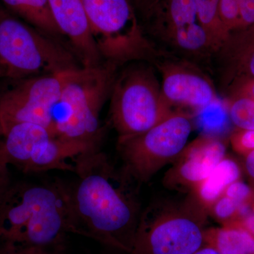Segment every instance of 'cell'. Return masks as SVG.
<instances>
[{
    "label": "cell",
    "mask_w": 254,
    "mask_h": 254,
    "mask_svg": "<svg viewBox=\"0 0 254 254\" xmlns=\"http://www.w3.org/2000/svg\"><path fill=\"white\" fill-rule=\"evenodd\" d=\"M227 110L235 126L240 129L254 130V100L242 95L231 96Z\"/></svg>",
    "instance_id": "cell-20"
},
{
    "label": "cell",
    "mask_w": 254,
    "mask_h": 254,
    "mask_svg": "<svg viewBox=\"0 0 254 254\" xmlns=\"http://www.w3.org/2000/svg\"><path fill=\"white\" fill-rule=\"evenodd\" d=\"M209 213L193 194L160 198L142 211L131 254H193L205 245Z\"/></svg>",
    "instance_id": "cell-3"
},
{
    "label": "cell",
    "mask_w": 254,
    "mask_h": 254,
    "mask_svg": "<svg viewBox=\"0 0 254 254\" xmlns=\"http://www.w3.org/2000/svg\"><path fill=\"white\" fill-rule=\"evenodd\" d=\"M193 254H221L208 246L204 245Z\"/></svg>",
    "instance_id": "cell-31"
},
{
    "label": "cell",
    "mask_w": 254,
    "mask_h": 254,
    "mask_svg": "<svg viewBox=\"0 0 254 254\" xmlns=\"http://www.w3.org/2000/svg\"><path fill=\"white\" fill-rule=\"evenodd\" d=\"M204 244L221 254H254V237L236 222L206 228Z\"/></svg>",
    "instance_id": "cell-17"
},
{
    "label": "cell",
    "mask_w": 254,
    "mask_h": 254,
    "mask_svg": "<svg viewBox=\"0 0 254 254\" xmlns=\"http://www.w3.org/2000/svg\"><path fill=\"white\" fill-rule=\"evenodd\" d=\"M219 1L220 0H195L198 20L208 33L214 51L228 36L219 18Z\"/></svg>",
    "instance_id": "cell-19"
},
{
    "label": "cell",
    "mask_w": 254,
    "mask_h": 254,
    "mask_svg": "<svg viewBox=\"0 0 254 254\" xmlns=\"http://www.w3.org/2000/svg\"><path fill=\"white\" fill-rule=\"evenodd\" d=\"M57 26L71 43L82 66L96 67L103 61L98 53L82 0H49Z\"/></svg>",
    "instance_id": "cell-15"
},
{
    "label": "cell",
    "mask_w": 254,
    "mask_h": 254,
    "mask_svg": "<svg viewBox=\"0 0 254 254\" xmlns=\"http://www.w3.org/2000/svg\"><path fill=\"white\" fill-rule=\"evenodd\" d=\"M9 165L0 158V203L11 187Z\"/></svg>",
    "instance_id": "cell-27"
},
{
    "label": "cell",
    "mask_w": 254,
    "mask_h": 254,
    "mask_svg": "<svg viewBox=\"0 0 254 254\" xmlns=\"http://www.w3.org/2000/svg\"><path fill=\"white\" fill-rule=\"evenodd\" d=\"M66 72L19 80L0 95V138L14 125L27 123L46 127L55 135V110Z\"/></svg>",
    "instance_id": "cell-11"
},
{
    "label": "cell",
    "mask_w": 254,
    "mask_h": 254,
    "mask_svg": "<svg viewBox=\"0 0 254 254\" xmlns=\"http://www.w3.org/2000/svg\"><path fill=\"white\" fill-rule=\"evenodd\" d=\"M71 185L81 235L131 254L143 209L141 185L99 150L78 160Z\"/></svg>",
    "instance_id": "cell-1"
},
{
    "label": "cell",
    "mask_w": 254,
    "mask_h": 254,
    "mask_svg": "<svg viewBox=\"0 0 254 254\" xmlns=\"http://www.w3.org/2000/svg\"><path fill=\"white\" fill-rule=\"evenodd\" d=\"M110 101V123L118 138L148 131L179 111L164 99L154 67L145 64L117 73Z\"/></svg>",
    "instance_id": "cell-8"
},
{
    "label": "cell",
    "mask_w": 254,
    "mask_h": 254,
    "mask_svg": "<svg viewBox=\"0 0 254 254\" xmlns=\"http://www.w3.org/2000/svg\"><path fill=\"white\" fill-rule=\"evenodd\" d=\"M245 167L249 176L254 181V150L247 154Z\"/></svg>",
    "instance_id": "cell-29"
},
{
    "label": "cell",
    "mask_w": 254,
    "mask_h": 254,
    "mask_svg": "<svg viewBox=\"0 0 254 254\" xmlns=\"http://www.w3.org/2000/svg\"><path fill=\"white\" fill-rule=\"evenodd\" d=\"M64 252L65 246L43 247L18 242H0V254H64Z\"/></svg>",
    "instance_id": "cell-23"
},
{
    "label": "cell",
    "mask_w": 254,
    "mask_h": 254,
    "mask_svg": "<svg viewBox=\"0 0 254 254\" xmlns=\"http://www.w3.org/2000/svg\"><path fill=\"white\" fill-rule=\"evenodd\" d=\"M140 16L143 31L160 56L208 68L214 49L198 20L195 0H153Z\"/></svg>",
    "instance_id": "cell-6"
},
{
    "label": "cell",
    "mask_w": 254,
    "mask_h": 254,
    "mask_svg": "<svg viewBox=\"0 0 254 254\" xmlns=\"http://www.w3.org/2000/svg\"><path fill=\"white\" fill-rule=\"evenodd\" d=\"M69 233L81 235L71 185L63 180L14 184L0 203V242L59 247Z\"/></svg>",
    "instance_id": "cell-2"
},
{
    "label": "cell",
    "mask_w": 254,
    "mask_h": 254,
    "mask_svg": "<svg viewBox=\"0 0 254 254\" xmlns=\"http://www.w3.org/2000/svg\"><path fill=\"white\" fill-rule=\"evenodd\" d=\"M218 16L228 34L238 30L240 26V0H220Z\"/></svg>",
    "instance_id": "cell-22"
},
{
    "label": "cell",
    "mask_w": 254,
    "mask_h": 254,
    "mask_svg": "<svg viewBox=\"0 0 254 254\" xmlns=\"http://www.w3.org/2000/svg\"><path fill=\"white\" fill-rule=\"evenodd\" d=\"M136 12L141 13L150 4L153 0H131Z\"/></svg>",
    "instance_id": "cell-30"
},
{
    "label": "cell",
    "mask_w": 254,
    "mask_h": 254,
    "mask_svg": "<svg viewBox=\"0 0 254 254\" xmlns=\"http://www.w3.org/2000/svg\"><path fill=\"white\" fill-rule=\"evenodd\" d=\"M118 68L109 63L66 72L55 110V133L64 139L100 146L103 128L100 113L116 77Z\"/></svg>",
    "instance_id": "cell-4"
},
{
    "label": "cell",
    "mask_w": 254,
    "mask_h": 254,
    "mask_svg": "<svg viewBox=\"0 0 254 254\" xmlns=\"http://www.w3.org/2000/svg\"><path fill=\"white\" fill-rule=\"evenodd\" d=\"M226 146L218 138L203 135L187 143L164 175L169 190L190 193L225 158Z\"/></svg>",
    "instance_id": "cell-13"
},
{
    "label": "cell",
    "mask_w": 254,
    "mask_h": 254,
    "mask_svg": "<svg viewBox=\"0 0 254 254\" xmlns=\"http://www.w3.org/2000/svg\"><path fill=\"white\" fill-rule=\"evenodd\" d=\"M14 14L55 39L63 36L52 14L49 0H1Z\"/></svg>",
    "instance_id": "cell-18"
},
{
    "label": "cell",
    "mask_w": 254,
    "mask_h": 254,
    "mask_svg": "<svg viewBox=\"0 0 254 254\" xmlns=\"http://www.w3.org/2000/svg\"><path fill=\"white\" fill-rule=\"evenodd\" d=\"M115 254H129L127 253V252H123V251L115 250Z\"/></svg>",
    "instance_id": "cell-32"
},
{
    "label": "cell",
    "mask_w": 254,
    "mask_h": 254,
    "mask_svg": "<svg viewBox=\"0 0 254 254\" xmlns=\"http://www.w3.org/2000/svg\"><path fill=\"white\" fill-rule=\"evenodd\" d=\"M223 194L242 204H248L247 201L252 196V190L244 182L236 181L227 187Z\"/></svg>",
    "instance_id": "cell-25"
},
{
    "label": "cell",
    "mask_w": 254,
    "mask_h": 254,
    "mask_svg": "<svg viewBox=\"0 0 254 254\" xmlns=\"http://www.w3.org/2000/svg\"><path fill=\"white\" fill-rule=\"evenodd\" d=\"M240 26L239 29L254 26V0H240Z\"/></svg>",
    "instance_id": "cell-26"
},
{
    "label": "cell",
    "mask_w": 254,
    "mask_h": 254,
    "mask_svg": "<svg viewBox=\"0 0 254 254\" xmlns=\"http://www.w3.org/2000/svg\"><path fill=\"white\" fill-rule=\"evenodd\" d=\"M242 205L244 204L222 194L212 205L209 210V215H213V218L222 225H229L234 222V219L236 218L235 215H239Z\"/></svg>",
    "instance_id": "cell-21"
},
{
    "label": "cell",
    "mask_w": 254,
    "mask_h": 254,
    "mask_svg": "<svg viewBox=\"0 0 254 254\" xmlns=\"http://www.w3.org/2000/svg\"><path fill=\"white\" fill-rule=\"evenodd\" d=\"M231 143L237 151L248 154L254 150V130L240 129L232 135Z\"/></svg>",
    "instance_id": "cell-24"
},
{
    "label": "cell",
    "mask_w": 254,
    "mask_h": 254,
    "mask_svg": "<svg viewBox=\"0 0 254 254\" xmlns=\"http://www.w3.org/2000/svg\"><path fill=\"white\" fill-rule=\"evenodd\" d=\"M193 115L175 112L148 131L118 138L122 168L142 185L177 158L193 131Z\"/></svg>",
    "instance_id": "cell-10"
},
{
    "label": "cell",
    "mask_w": 254,
    "mask_h": 254,
    "mask_svg": "<svg viewBox=\"0 0 254 254\" xmlns=\"http://www.w3.org/2000/svg\"><path fill=\"white\" fill-rule=\"evenodd\" d=\"M234 223V222H233ZM246 229L254 237V207L251 209L250 213L240 221L236 222Z\"/></svg>",
    "instance_id": "cell-28"
},
{
    "label": "cell",
    "mask_w": 254,
    "mask_h": 254,
    "mask_svg": "<svg viewBox=\"0 0 254 254\" xmlns=\"http://www.w3.org/2000/svg\"><path fill=\"white\" fill-rule=\"evenodd\" d=\"M209 70L225 89L254 80V25L229 33L212 54Z\"/></svg>",
    "instance_id": "cell-14"
},
{
    "label": "cell",
    "mask_w": 254,
    "mask_h": 254,
    "mask_svg": "<svg viewBox=\"0 0 254 254\" xmlns=\"http://www.w3.org/2000/svg\"><path fill=\"white\" fill-rule=\"evenodd\" d=\"M83 67L58 40L0 9V79H26Z\"/></svg>",
    "instance_id": "cell-5"
},
{
    "label": "cell",
    "mask_w": 254,
    "mask_h": 254,
    "mask_svg": "<svg viewBox=\"0 0 254 254\" xmlns=\"http://www.w3.org/2000/svg\"><path fill=\"white\" fill-rule=\"evenodd\" d=\"M99 150L91 143L60 138L33 123L17 124L0 139V155L5 163L26 173L50 170L74 173L81 156Z\"/></svg>",
    "instance_id": "cell-9"
},
{
    "label": "cell",
    "mask_w": 254,
    "mask_h": 254,
    "mask_svg": "<svg viewBox=\"0 0 254 254\" xmlns=\"http://www.w3.org/2000/svg\"><path fill=\"white\" fill-rule=\"evenodd\" d=\"M103 63L117 67L151 64L159 56L147 38L131 0H82Z\"/></svg>",
    "instance_id": "cell-7"
},
{
    "label": "cell",
    "mask_w": 254,
    "mask_h": 254,
    "mask_svg": "<svg viewBox=\"0 0 254 254\" xmlns=\"http://www.w3.org/2000/svg\"><path fill=\"white\" fill-rule=\"evenodd\" d=\"M152 65L160 74L162 95L174 110L200 112L218 102L215 83L198 65L168 56Z\"/></svg>",
    "instance_id": "cell-12"
},
{
    "label": "cell",
    "mask_w": 254,
    "mask_h": 254,
    "mask_svg": "<svg viewBox=\"0 0 254 254\" xmlns=\"http://www.w3.org/2000/svg\"><path fill=\"white\" fill-rule=\"evenodd\" d=\"M240 170L231 159L224 158L205 180L190 193L209 213L213 203L233 182L238 181Z\"/></svg>",
    "instance_id": "cell-16"
}]
</instances>
